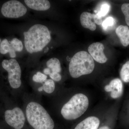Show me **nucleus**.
I'll return each mask as SVG.
<instances>
[{
  "label": "nucleus",
  "instance_id": "nucleus-9",
  "mask_svg": "<svg viewBox=\"0 0 129 129\" xmlns=\"http://www.w3.org/2000/svg\"><path fill=\"white\" fill-rule=\"evenodd\" d=\"M123 83L120 79L116 78L112 80L109 84L106 85L104 90L106 92H111L112 98L116 99L121 96L123 92Z\"/></svg>",
  "mask_w": 129,
  "mask_h": 129
},
{
  "label": "nucleus",
  "instance_id": "nucleus-25",
  "mask_svg": "<svg viewBox=\"0 0 129 129\" xmlns=\"http://www.w3.org/2000/svg\"><path fill=\"white\" fill-rule=\"evenodd\" d=\"M44 74L46 75H50L51 73V70L48 68H46L44 70Z\"/></svg>",
  "mask_w": 129,
  "mask_h": 129
},
{
  "label": "nucleus",
  "instance_id": "nucleus-27",
  "mask_svg": "<svg viewBox=\"0 0 129 129\" xmlns=\"http://www.w3.org/2000/svg\"><path fill=\"white\" fill-rule=\"evenodd\" d=\"M38 90L40 92V91H43V88H42V87L41 86V87H40V88H38Z\"/></svg>",
  "mask_w": 129,
  "mask_h": 129
},
{
  "label": "nucleus",
  "instance_id": "nucleus-26",
  "mask_svg": "<svg viewBox=\"0 0 129 129\" xmlns=\"http://www.w3.org/2000/svg\"><path fill=\"white\" fill-rule=\"evenodd\" d=\"M98 129H111V128L108 126H104L101 127V128Z\"/></svg>",
  "mask_w": 129,
  "mask_h": 129
},
{
  "label": "nucleus",
  "instance_id": "nucleus-22",
  "mask_svg": "<svg viewBox=\"0 0 129 129\" xmlns=\"http://www.w3.org/2000/svg\"><path fill=\"white\" fill-rule=\"evenodd\" d=\"M121 10L125 17V21L129 26V3L123 4L121 7Z\"/></svg>",
  "mask_w": 129,
  "mask_h": 129
},
{
  "label": "nucleus",
  "instance_id": "nucleus-23",
  "mask_svg": "<svg viewBox=\"0 0 129 129\" xmlns=\"http://www.w3.org/2000/svg\"><path fill=\"white\" fill-rule=\"evenodd\" d=\"M52 79L56 81H59L61 79V76L59 73L52 72L50 75Z\"/></svg>",
  "mask_w": 129,
  "mask_h": 129
},
{
  "label": "nucleus",
  "instance_id": "nucleus-24",
  "mask_svg": "<svg viewBox=\"0 0 129 129\" xmlns=\"http://www.w3.org/2000/svg\"><path fill=\"white\" fill-rule=\"evenodd\" d=\"M94 21L95 23L99 25L102 24L103 22L102 18L98 16L96 14H94Z\"/></svg>",
  "mask_w": 129,
  "mask_h": 129
},
{
  "label": "nucleus",
  "instance_id": "nucleus-19",
  "mask_svg": "<svg viewBox=\"0 0 129 129\" xmlns=\"http://www.w3.org/2000/svg\"><path fill=\"white\" fill-rule=\"evenodd\" d=\"M115 23V19L113 17H109L103 22L102 27L104 30H106L113 27Z\"/></svg>",
  "mask_w": 129,
  "mask_h": 129
},
{
  "label": "nucleus",
  "instance_id": "nucleus-21",
  "mask_svg": "<svg viewBox=\"0 0 129 129\" xmlns=\"http://www.w3.org/2000/svg\"><path fill=\"white\" fill-rule=\"evenodd\" d=\"M47 76L40 72H37L33 77V80L36 83H42L47 80Z\"/></svg>",
  "mask_w": 129,
  "mask_h": 129
},
{
  "label": "nucleus",
  "instance_id": "nucleus-2",
  "mask_svg": "<svg viewBox=\"0 0 129 129\" xmlns=\"http://www.w3.org/2000/svg\"><path fill=\"white\" fill-rule=\"evenodd\" d=\"M27 120L34 129H53L55 124L51 116L41 104L31 102L26 109Z\"/></svg>",
  "mask_w": 129,
  "mask_h": 129
},
{
  "label": "nucleus",
  "instance_id": "nucleus-8",
  "mask_svg": "<svg viewBox=\"0 0 129 129\" xmlns=\"http://www.w3.org/2000/svg\"><path fill=\"white\" fill-rule=\"evenodd\" d=\"M104 45L101 42H97L90 45L88 51L93 59L101 63L106 62L107 58L104 53Z\"/></svg>",
  "mask_w": 129,
  "mask_h": 129
},
{
  "label": "nucleus",
  "instance_id": "nucleus-4",
  "mask_svg": "<svg viewBox=\"0 0 129 129\" xmlns=\"http://www.w3.org/2000/svg\"><path fill=\"white\" fill-rule=\"evenodd\" d=\"M89 105V99L87 96L81 93L77 94L63 106L61 114L67 120H74L85 112Z\"/></svg>",
  "mask_w": 129,
  "mask_h": 129
},
{
  "label": "nucleus",
  "instance_id": "nucleus-11",
  "mask_svg": "<svg viewBox=\"0 0 129 129\" xmlns=\"http://www.w3.org/2000/svg\"><path fill=\"white\" fill-rule=\"evenodd\" d=\"M24 1L28 7L36 11H46L51 6L49 1L47 0H25Z\"/></svg>",
  "mask_w": 129,
  "mask_h": 129
},
{
  "label": "nucleus",
  "instance_id": "nucleus-1",
  "mask_svg": "<svg viewBox=\"0 0 129 129\" xmlns=\"http://www.w3.org/2000/svg\"><path fill=\"white\" fill-rule=\"evenodd\" d=\"M24 45L28 52L30 53L40 51L50 41V33L45 25L36 24L27 32H24Z\"/></svg>",
  "mask_w": 129,
  "mask_h": 129
},
{
  "label": "nucleus",
  "instance_id": "nucleus-13",
  "mask_svg": "<svg viewBox=\"0 0 129 129\" xmlns=\"http://www.w3.org/2000/svg\"><path fill=\"white\" fill-rule=\"evenodd\" d=\"M116 34L120 39V42L124 47L129 45V28L127 26L120 25L115 30Z\"/></svg>",
  "mask_w": 129,
  "mask_h": 129
},
{
  "label": "nucleus",
  "instance_id": "nucleus-18",
  "mask_svg": "<svg viewBox=\"0 0 129 129\" xmlns=\"http://www.w3.org/2000/svg\"><path fill=\"white\" fill-rule=\"evenodd\" d=\"M42 87L45 92L51 94L53 92L55 89V83L52 80L47 79Z\"/></svg>",
  "mask_w": 129,
  "mask_h": 129
},
{
  "label": "nucleus",
  "instance_id": "nucleus-14",
  "mask_svg": "<svg viewBox=\"0 0 129 129\" xmlns=\"http://www.w3.org/2000/svg\"><path fill=\"white\" fill-rule=\"evenodd\" d=\"M0 53L1 54H6L9 53L11 57L14 58L16 57V51L12 47L11 44L6 39L3 40L0 45Z\"/></svg>",
  "mask_w": 129,
  "mask_h": 129
},
{
  "label": "nucleus",
  "instance_id": "nucleus-6",
  "mask_svg": "<svg viewBox=\"0 0 129 129\" xmlns=\"http://www.w3.org/2000/svg\"><path fill=\"white\" fill-rule=\"evenodd\" d=\"M27 8L20 2L15 0L5 3L1 8L3 16L8 18H18L26 14Z\"/></svg>",
  "mask_w": 129,
  "mask_h": 129
},
{
  "label": "nucleus",
  "instance_id": "nucleus-12",
  "mask_svg": "<svg viewBox=\"0 0 129 129\" xmlns=\"http://www.w3.org/2000/svg\"><path fill=\"white\" fill-rule=\"evenodd\" d=\"M94 14L88 12H84L80 16L81 24L83 27L88 28L91 31L96 29V25L94 21Z\"/></svg>",
  "mask_w": 129,
  "mask_h": 129
},
{
  "label": "nucleus",
  "instance_id": "nucleus-10",
  "mask_svg": "<svg viewBox=\"0 0 129 129\" xmlns=\"http://www.w3.org/2000/svg\"><path fill=\"white\" fill-rule=\"evenodd\" d=\"M100 123L98 118L91 116L79 123L74 129H98Z\"/></svg>",
  "mask_w": 129,
  "mask_h": 129
},
{
  "label": "nucleus",
  "instance_id": "nucleus-7",
  "mask_svg": "<svg viewBox=\"0 0 129 129\" xmlns=\"http://www.w3.org/2000/svg\"><path fill=\"white\" fill-rule=\"evenodd\" d=\"M5 119L8 124L15 129H22L25 122L24 113L18 107L7 110L5 112Z\"/></svg>",
  "mask_w": 129,
  "mask_h": 129
},
{
  "label": "nucleus",
  "instance_id": "nucleus-5",
  "mask_svg": "<svg viewBox=\"0 0 129 129\" xmlns=\"http://www.w3.org/2000/svg\"><path fill=\"white\" fill-rule=\"evenodd\" d=\"M2 67L8 73L10 85L14 89L20 87L21 85V70L17 60L15 59L5 60L2 62Z\"/></svg>",
  "mask_w": 129,
  "mask_h": 129
},
{
  "label": "nucleus",
  "instance_id": "nucleus-15",
  "mask_svg": "<svg viewBox=\"0 0 129 129\" xmlns=\"http://www.w3.org/2000/svg\"><path fill=\"white\" fill-rule=\"evenodd\" d=\"M46 65L48 68L51 70V73H59L61 70L60 61L56 58H52L48 60L46 63Z\"/></svg>",
  "mask_w": 129,
  "mask_h": 129
},
{
  "label": "nucleus",
  "instance_id": "nucleus-3",
  "mask_svg": "<svg viewBox=\"0 0 129 129\" xmlns=\"http://www.w3.org/2000/svg\"><path fill=\"white\" fill-rule=\"evenodd\" d=\"M94 59L85 51L76 53L71 59L69 71L72 78H77L83 75L92 73L94 69Z\"/></svg>",
  "mask_w": 129,
  "mask_h": 129
},
{
  "label": "nucleus",
  "instance_id": "nucleus-16",
  "mask_svg": "<svg viewBox=\"0 0 129 129\" xmlns=\"http://www.w3.org/2000/svg\"><path fill=\"white\" fill-rule=\"evenodd\" d=\"M111 6L108 3L104 2L99 5L98 10L95 11V14L101 17L106 16L110 11Z\"/></svg>",
  "mask_w": 129,
  "mask_h": 129
},
{
  "label": "nucleus",
  "instance_id": "nucleus-20",
  "mask_svg": "<svg viewBox=\"0 0 129 129\" xmlns=\"http://www.w3.org/2000/svg\"><path fill=\"white\" fill-rule=\"evenodd\" d=\"M10 44L15 51L21 52L23 49L22 43L21 41L17 38H14L12 40Z\"/></svg>",
  "mask_w": 129,
  "mask_h": 129
},
{
  "label": "nucleus",
  "instance_id": "nucleus-28",
  "mask_svg": "<svg viewBox=\"0 0 129 129\" xmlns=\"http://www.w3.org/2000/svg\"><path fill=\"white\" fill-rule=\"evenodd\" d=\"M1 39H0V43H1Z\"/></svg>",
  "mask_w": 129,
  "mask_h": 129
},
{
  "label": "nucleus",
  "instance_id": "nucleus-17",
  "mask_svg": "<svg viewBox=\"0 0 129 129\" xmlns=\"http://www.w3.org/2000/svg\"><path fill=\"white\" fill-rule=\"evenodd\" d=\"M121 79L125 83L129 82V61L122 66L120 72Z\"/></svg>",
  "mask_w": 129,
  "mask_h": 129
}]
</instances>
